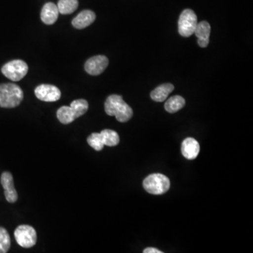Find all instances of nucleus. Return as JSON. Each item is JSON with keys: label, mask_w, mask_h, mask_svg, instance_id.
<instances>
[{"label": "nucleus", "mask_w": 253, "mask_h": 253, "mask_svg": "<svg viewBox=\"0 0 253 253\" xmlns=\"http://www.w3.org/2000/svg\"><path fill=\"white\" fill-rule=\"evenodd\" d=\"M11 246V239L8 231L3 227H0V253H6Z\"/></svg>", "instance_id": "nucleus-19"}, {"label": "nucleus", "mask_w": 253, "mask_h": 253, "mask_svg": "<svg viewBox=\"0 0 253 253\" xmlns=\"http://www.w3.org/2000/svg\"><path fill=\"white\" fill-rule=\"evenodd\" d=\"M104 107L106 114L116 116L118 121L121 123L127 122L133 116L132 109L120 95L109 96L106 100Z\"/></svg>", "instance_id": "nucleus-1"}, {"label": "nucleus", "mask_w": 253, "mask_h": 253, "mask_svg": "<svg viewBox=\"0 0 253 253\" xmlns=\"http://www.w3.org/2000/svg\"><path fill=\"white\" fill-rule=\"evenodd\" d=\"M57 7L60 14H71L78 9V0H59Z\"/></svg>", "instance_id": "nucleus-17"}, {"label": "nucleus", "mask_w": 253, "mask_h": 253, "mask_svg": "<svg viewBox=\"0 0 253 253\" xmlns=\"http://www.w3.org/2000/svg\"><path fill=\"white\" fill-rule=\"evenodd\" d=\"M23 99V91L12 83L0 84V107L12 109L19 106Z\"/></svg>", "instance_id": "nucleus-3"}, {"label": "nucleus", "mask_w": 253, "mask_h": 253, "mask_svg": "<svg viewBox=\"0 0 253 253\" xmlns=\"http://www.w3.org/2000/svg\"><path fill=\"white\" fill-rule=\"evenodd\" d=\"M89 104L85 99L75 100L70 106H62L58 109L56 116L62 124L68 125L83 116L87 111Z\"/></svg>", "instance_id": "nucleus-2"}, {"label": "nucleus", "mask_w": 253, "mask_h": 253, "mask_svg": "<svg viewBox=\"0 0 253 253\" xmlns=\"http://www.w3.org/2000/svg\"><path fill=\"white\" fill-rule=\"evenodd\" d=\"M211 28L207 21L198 23L194 34L198 38V44L201 47H207L210 41Z\"/></svg>", "instance_id": "nucleus-14"}, {"label": "nucleus", "mask_w": 253, "mask_h": 253, "mask_svg": "<svg viewBox=\"0 0 253 253\" xmlns=\"http://www.w3.org/2000/svg\"><path fill=\"white\" fill-rule=\"evenodd\" d=\"M174 85L169 83L161 84L156 87L154 90L151 91V99L156 102H163L167 99L168 95L170 94L174 90Z\"/></svg>", "instance_id": "nucleus-15"}, {"label": "nucleus", "mask_w": 253, "mask_h": 253, "mask_svg": "<svg viewBox=\"0 0 253 253\" xmlns=\"http://www.w3.org/2000/svg\"><path fill=\"white\" fill-rule=\"evenodd\" d=\"M1 184L4 189V196L6 201L14 204L18 199V194L15 189L12 174L9 172L2 173L1 176Z\"/></svg>", "instance_id": "nucleus-10"}, {"label": "nucleus", "mask_w": 253, "mask_h": 253, "mask_svg": "<svg viewBox=\"0 0 253 253\" xmlns=\"http://www.w3.org/2000/svg\"><path fill=\"white\" fill-rule=\"evenodd\" d=\"M16 242L24 249H30L36 244L37 233L33 226L29 225L18 226L14 231Z\"/></svg>", "instance_id": "nucleus-7"}, {"label": "nucleus", "mask_w": 253, "mask_h": 253, "mask_svg": "<svg viewBox=\"0 0 253 253\" xmlns=\"http://www.w3.org/2000/svg\"><path fill=\"white\" fill-rule=\"evenodd\" d=\"M35 94L38 99L45 102H54L60 99L61 92L57 86L43 84L37 86Z\"/></svg>", "instance_id": "nucleus-8"}, {"label": "nucleus", "mask_w": 253, "mask_h": 253, "mask_svg": "<svg viewBox=\"0 0 253 253\" xmlns=\"http://www.w3.org/2000/svg\"><path fill=\"white\" fill-rule=\"evenodd\" d=\"M109 59L106 56L99 55L93 56L86 61L84 69L91 76H99L109 66Z\"/></svg>", "instance_id": "nucleus-9"}, {"label": "nucleus", "mask_w": 253, "mask_h": 253, "mask_svg": "<svg viewBox=\"0 0 253 253\" xmlns=\"http://www.w3.org/2000/svg\"><path fill=\"white\" fill-rule=\"evenodd\" d=\"M59 11L57 6L52 2H47L42 9L41 17L42 22L46 25L54 24L59 17Z\"/></svg>", "instance_id": "nucleus-13"}, {"label": "nucleus", "mask_w": 253, "mask_h": 253, "mask_svg": "<svg viewBox=\"0 0 253 253\" xmlns=\"http://www.w3.org/2000/svg\"><path fill=\"white\" fill-rule=\"evenodd\" d=\"M197 24V16L194 11L189 9L184 10L178 22L179 34L182 37L189 38L194 34Z\"/></svg>", "instance_id": "nucleus-6"}, {"label": "nucleus", "mask_w": 253, "mask_h": 253, "mask_svg": "<svg viewBox=\"0 0 253 253\" xmlns=\"http://www.w3.org/2000/svg\"><path fill=\"white\" fill-rule=\"evenodd\" d=\"M200 145L194 138H186L181 144V154L188 160H194L199 156Z\"/></svg>", "instance_id": "nucleus-11"}, {"label": "nucleus", "mask_w": 253, "mask_h": 253, "mask_svg": "<svg viewBox=\"0 0 253 253\" xmlns=\"http://www.w3.org/2000/svg\"><path fill=\"white\" fill-rule=\"evenodd\" d=\"M185 106V99L180 96H174L169 98L165 104V109L168 113H174Z\"/></svg>", "instance_id": "nucleus-16"}, {"label": "nucleus", "mask_w": 253, "mask_h": 253, "mask_svg": "<svg viewBox=\"0 0 253 253\" xmlns=\"http://www.w3.org/2000/svg\"><path fill=\"white\" fill-rule=\"evenodd\" d=\"M144 253H163L162 251L154 249V248H148L143 251Z\"/></svg>", "instance_id": "nucleus-21"}, {"label": "nucleus", "mask_w": 253, "mask_h": 253, "mask_svg": "<svg viewBox=\"0 0 253 253\" xmlns=\"http://www.w3.org/2000/svg\"><path fill=\"white\" fill-rule=\"evenodd\" d=\"M143 186L148 193L154 195H162L170 187V181L164 174H150L143 181Z\"/></svg>", "instance_id": "nucleus-4"}, {"label": "nucleus", "mask_w": 253, "mask_h": 253, "mask_svg": "<svg viewBox=\"0 0 253 253\" xmlns=\"http://www.w3.org/2000/svg\"><path fill=\"white\" fill-rule=\"evenodd\" d=\"M28 66L23 60L16 59L6 63L1 68V73L11 81L17 82L27 75Z\"/></svg>", "instance_id": "nucleus-5"}, {"label": "nucleus", "mask_w": 253, "mask_h": 253, "mask_svg": "<svg viewBox=\"0 0 253 253\" xmlns=\"http://www.w3.org/2000/svg\"><path fill=\"white\" fill-rule=\"evenodd\" d=\"M102 137L104 146H117L120 142V136L116 131L111 129H104L100 132Z\"/></svg>", "instance_id": "nucleus-18"}, {"label": "nucleus", "mask_w": 253, "mask_h": 253, "mask_svg": "<svg viewBox=\"0 0 253 253\" xmlns=\"http://www.w3.org/2000/svg\"><path fill=\"white\" fill-rule=\"evenodd\" d=\"M96 19V15L90 10H84L79 13L72 21L73 27L76 29H83L90 26Z\"/></svg>", "instance_id": "nucleus-12"}, {"label": "nucleus", "mask_w": 253, "mask_h": 253, "mask_svg": "<svg viewBox=\"0 0 253 253\" xmlns=\"http://www.w3.org/2000/svg\"><path fill=\"white\" fill-rule=\"evenodd\" d=\"M87 143L95 151H100L104 149V142L100 133L94 132L90 134L87 138Z\"/></svg>", "instance_id": "nucleus-20"}]
</instances>
